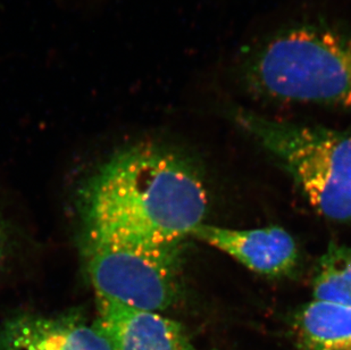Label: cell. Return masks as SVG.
Masks as SVG:
<instances>
[{"instance_id": "obj_1", "label": "cell", "mask_w": 351, "mask_h": 350, "mask_svg": "<svg viewBox=\"0 0 351 350\" xmlns=\"http://www.w3.org/2000/svg\"><path fill=\"white\" fill-rule=\"evenodd\" d=\"M84 231L147 245L181 247L204 223L208 195L174 152L140 143L117 152L81 195Z\"/></svg>"}, {"instance_id": "obj_2", "label": "cell", "mask_w": 351, "mask_h": 350, "mask_svg": "<svg viewBox=\"0 0 351 350\" xmlns=\"http://www.w3.org/2000/svg\"><path fill=\"white\" fill-rule=\"evenodd\" d=\"M239 76L261 100L351 110V34L318 24L287 27L249 50Z\"/></svg>"}, {"instance_id": "obj_3", "label": "cell", "mask_w": 351, "mask_h": 350, "mask_svg": "<svg viewBox=\"0 0 351 350\" xmlns=\"http://www.w3.org/2000/svg\"><path fill=\"white\" fill-rule=\"evenodd\" d=\"M233 119L291 175L323 218L351 223V132L238 109Z\"/></svg>"}, {"instance_id": "obj_4", "label": "cell", "mask_w": 351, "mask_h": 350, "mask_svg": "<svg viewBox=\"0 0 351 350\" xmlns=\"http://www.w3.org/2000/svg\"><path fill=\"white\" fill-rule=\"evenodd\" d=\"M181 247H162L84 232L82 256L97 298L162 313L181 291Z\"/></svg>"}, {"instance_id": "obj_5", "label": "cell", "mask_w": 351, "mask_h": 350, "mask_svg": "<svg viewBox=\"0 0 351 350\" xmlns=\"http://www.w3.org/2000/svg\"><path fill=\"white\" fill-rule=\"evenodd\" d=\"M190 238L223 251L257 275L283 277L291 273L298 261L295 239L281 226L237 230L202 223Z\"/></svg>"}, {"instance_id": "obj_6", "label": "cell", "mask_w": 351, "mask_h": 350, "mask_svg": "<svg viewBox=\"0 0 351 350\" xmlns=\"http://www.w3.org/2000/svg\"><path fill=\"white\" fill-rule=\"evenodd\" d=\"M0 350H110L96 323L79 313L14 315L0 324Z\"/></svg>"}, {"instance_id": "obj_7", "label": "cell", "mask_w": 351, "mask_h": 350, "mask_svg": "<svg viewBox=\"0 0 351 350\" xmlns=\"http://www.w3.org/2000/svg\"><path fill=\"white\" fill-rule=\"evenodd\" d=\"M95 323L110 350H195L184 327L157 312L97 298Z\"/></svg>"}, {"instance_id": "obj_8", "label": "cell", "mask_w": 351, "mask_h": 350, "mask_svg": "<svg viewBox=\"0 0 351 350\" xmlns=\"http://www.w3.org/2000/svg\"><path fill=\"white\" fill-rule=\"evenodd\" d=\"M292 329L300 350H351V307L313 299L299 308Z\"/></svg>"}, {"instance_id": "obj_9", "label": "cell", "mask_w": 351, "mask_h": 350, "mask_svg": "<svg viewBox=\"0 0 351 350\" xmlns=\"http://www.w3.org/2000/svg\"><path fill=\"white\" fill-rule=\"evenodd\" d=\"M313 298L351 307V248L332 244L318 261Z\"/></svg>"}, {"instance_id": "obj_10", "label": "cell", "mask_w": 351, "mask_h": 350, "mask_svg": "<svg viewBox=\"0 0 351 350\" xmlns=\"http://www.w3.org/2000/svg\"><path fill=\"white\" fill-rule=\"evenodd\" d=\"M7 229L1 215H0V271L3 268V261L6 257Z\"/></svg>"}, {"instance_id": "obj_11", "label": "cell", "mask_w": 351, "mask_h": 350, "mask_svg": "<svg viewBox=\"0 0 351 350\" xmlns=\"http://www.w3.org/2000/svg\"><path fill=\"white\" fill-rule=\"evenodd\" d=\"M213 350H217V349H213Z\"/></svg>"}]
</instances>
